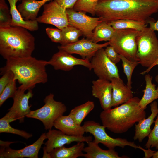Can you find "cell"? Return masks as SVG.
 Masks as SVG:
<instances>
[{
	"mask_svg": "<svg viewBox=\"0 0 158 158\" xmlns=\"http://www.w3.org/2000/svg\"><path fill=\"white\" fill-rule=\"evenodd\" d=\"M158 11V0H99L95 15L102 21L109 23L129 19L146 23Z\"/></svg>",
	"mask_w": 158,
	"mask_h": 158,
	"instance_id": "6da1fadb",
	"label": "cell"
},
{
	"mask_svg": "<svg viewBox=\"0 0 158 158\" xmlns=\"http://www.w3.org/2000/svg\"><path fill=\"white\" fill-rule=\"evenodd\" d=\"M6 60L5 65L0 68V74L11 71L14 78L21 85L19 88L26 91L32 89L37 84L47 82L46 67L48 65V61L32 56L11 58Z\"/></svg>",
	"mask_w": 158,
	"mask_h": 158,
	"instance_id": "7a4b0ae2",
	"label": "cell"
},
{
	"mask_svg": "<svg viewBox=\"0 0 158 158\" xmlns=\"http://www.w3.org/2000/svg\"><path fill=\"white\" fill-rule=\"evenodd\" d=\"M140 100L138 97H133L119 106L103 110L99 115L102 125L115 133L126 132L146 118L145 109L139 104Z\"/></svg>",
	"mask_w": 158,
	"mask_h": 158,
	"instance_id": "3957f363",
	"label": "cell"
},
{
	"mask_svg": "<svg viewBox=\"0 0 158 158\" xmlns=\"http://www.w3.org/2000/svg\"><path fill=\"white\" fill-rule=\"evenodd\" d=\"M28 30L18 26L0 27V54L3 58L32 56L35 38Z\"/></svg>",
	"mask_w": 158,
	"mask_h": 158,
	"instance_id": "277c9868",
	"label": "cell"
},
{
	"mask_svg": "<svg viewBox=\"0 0 158 158\" xmlns=\"http://www.w3.org/2000/svg\"><path fill=\"white\" fill-rule=\"evenodd\" d=\"M136 42L137 61L142 66L148 68L158 57V39L154 31L146 27L139 31Z\"/></svg>",
	"mask_w": 158,
	"mask_h": 158,
	"instance_id": "5b68a950",
	"label": "cell"
},
{
	"mask_svg": "<svg viewBox=\"0 0 158 158\" xmlns=\"http://www.w3.org/2000/svg\"><path fill=\"white\" fill-rule=\"evenodd\" d=\"M139 31L131 29L115 30L113 36L109 41V45L119 55L130 61H138L136 37Z\"/></svg>",
	"mask_w": 158,
	"mask_h": 158,
	"instance_id": "8992f818",
	"label": "cell"
},
{
	"mask_svg": "<svg viewBox=\"0 0 158 158\" xmlns=\"http://www.w3.org/2000/svg\"><path fill=\"white\" fill-rule=\"evenodd\" d=\"M54 95L50 93L44 100V105L31 111L26 117L39 120L43 123L46 130L51 129L56 120L67 111V107L62 102L54 100Z\"/></svg>",
	"mask_w": 158,
	"mask_h": 158,
	"instance_id": "52a82bcc",
	"label": "cell"
},
{
	"mask_svg": "<svg viewBox=\"0 0 158 158\" xmlns=\"http://www.w3.org/2000/svg\"><path fill=\"white\" fill-rule=\"evenodd\" d=\"M83 126L85 132L90 133L93 136L94 142L98 144L101 143L108 149H114L116 147L123 148L127 146L142 150L144 149L140 146H137L134 142L128 141L126 139L110 137L106 133V128L104 126L94 121H85Z\"/></svg>",
	"mask_w": 158,
	"mask_h": 158,
	"instance_id": "ba28073f",
	"label": "cell"
},
{
	"mask_svg": "<svg viewBox=\"0 0 158 158\" xmlns=\"http://www.w3.org/2000/svg\"><path fill=\"white\" fill-rule=\"evenodd\" d=\"M92 69L99 79L111 81L114 78H120L117 66L107 56L103 48L99 49L91 59Z\"/></svg>",
	"mask_w": 158,
	"mask_h": 158,
	"instance_id": "9c48e42d",
	"label": "cell"
},
{
	"mask_svg": "<svg viewBox=\"0 0 158 158\" xmlns=\"http://www.w3.org/2000/svg\"><path fill=\"white\" fill-rule=\"evenodd\" d=\"M66 11L69 25L80 30L86 38L91 40L94 30L102 22L100 18L91 17L83 11H77L73 9H67Z\"/></svg>",
	"mask_w": 158,
	"mask_h": 158,
	"instance_id": "30bf717a",
	"label": "cell"
},
{
	"mask_svg": "<svg viewBox=\"0 0 158 158\" xmlns=\"http://www.w3.org/2000/svg\"><path fill=\"white\" fill-rule=\"evenodd\" d=\"M25 91L18 87L13 98V103L12 106L8 109L9 111L5 116L11 122L18 120L20 123L24 122V118L31 111V105L29 104V100L33 95L32 89Z\"/></svg>",
	"mask_w": 158,
	"mask_h": 158,
	"instance_id": "8fae6325",
	"label": "cell"
},
{
	"mask_svg": "<svg viewBox=\"0 0 158 158\" xmlns=\"http://www.w3.org/2000/svg\"><path fill=\"white\" fill-rule=\"evenodd\" d=\"M43 6L42 15L36 19L38 23L53 25L61 30L69 25L66 10L55 1H51Z\"/></svg>",
	"mask_w": 158,
	"mask_h": 158,
	"instance_id": "7c38bea8",
	"label": "cell"
},
{
	"mask_svg": "<svg viewBox=\"0 0 158 158\" xmlns=\"http://www.w3.org/2000/svg\"><path fill=\"white\" fill-rule=\"evenodd\" d=\"M48 63V65L52 66L55 70L68 71L77 65L83 66L90 71L92 69L89 60L77 58L72 54L61 50L54 54Z\"/></svg>",
	"mask_w": 158,
	"mask_h": 158,
	"instance_id": "4fadbf2b",
	"label": "cell"
},
{
	"mask_svg": "<svg viewBox=\"0 0 158 158\" xmlns=\"http://www.w3.org/2000/svg\"><path fill=\"white\" fill-rule=\"evenodd\" d=\"M47 141L45 147L49 153L56 148L68 145L73 142H83L86 143L92 141L91 136H75L66 135L59 130L50 129L46 133Z\"/></svg>",
	"mask_w": 158,
	"mask_h": 158,
	"instance_id": "5bb4252c",
	"label": "cell"
},
{
	"mask_svg": "<svg viewBox=\"0 0 158 158\" xmlns=\"http://www.w3.org/2000/svg\"><path fill=\"white\" fill-rule=\"evenodd\" d=\"M45 139H47L46 133H43L35 142L21 149L14 150L9 146L0 149V157L38 158L39 151Z\"/></svg>",
	"mask_w": 158,
	"mask_h": 158,
	"instance_id": "9a60e30c",
	"label": "cell"
},
{
	"mask_svg": "<svg viewBox=\"0 0 158 158\" xmlns=\"http://www.w3.org/2000/svg\"><path fill=\"white\" fill-rule=\"evenodd\" d=\"M92 94L99 99L103 110L111 107L112 87L111 81L98 78L92 81Z\"/></svg>",
	"mask_w": 158,
	"mask_h": 158,
	"instance_id": "2e32d148",
	"label": "cell"
},
{
	"mask_svg": "<svg viewBox=\"0 0 158 158\" xmlns=\"http://www.w3.org/2000/svg\"><path fill=\"white\" fill-rule=\"evenodd\" d=\"M110 81L112 90L111 107L125 103L133 97L131 89L120 78H113Z\"/></svg>",
	"mask_w": 158,
	"mask_h": 158,
	"instance_id": "e0dca14e",
	"label": "cell"
},
{
	"mask_svg": "<svg viewBox=\"0 0 158 158\" xmlns=\"http://www.w3.org/2000/svg\"><path fill=\"white\" fill-rule=\"evenodd\" d=\"M150 107V115L147 118L143 119L135 124V134L133 138L134 140H138L140 142L148 136L151 130V125L154 122V119L158 114V104L156 101L152 102Z\"/></svg>",
	"mask_w": 158,
	"mask_h": 158,
	"instance_id": "ac0fdd59",
	"label": "cell"
},
{
	"mask_svg": "<svg viewBox=\"0 0 158 158\" xmlns=\"http://www.w3.org/2000/svg\"><path fill=\"white\" fill-rule=\"evenodd\" d=\"M54 126L64 133L71 136H83L85 133L83 126L76 123L69 114L62 115L55 121Z\"/></svg>",
	"mask_w": 158,
	"mask_h": 158,
	"instance_id": "d6986e66",
	"label": "cell"
},
{
	"mask_svg": "<svg viewBox=\"0 0 158 158\" xmlns=\"http://www.w3.org/2000/svg\"><path fill=\"white\" fill-rule=\"evenodd\" d=\"M52 0H22L17 8L24 20H35L41 7Z\"/></svg>",
	"mask_w": 158,
	"mask_h": 158,
	"instance_id": "ffe728a7",
	"label": "cell"
},
{
	"mask_svg": "<svg viewBox=\"0 0 158 158\" xmlns=\"http://www.w3.org/2000/svg\"><path fill=\"white\" fill-rule=\"evenodd\" d=\"M7 1L9 4L10 11L11 16V26H20L32 31L38 29V23L36 20H26L22 17L16 6L17 2L21 0Z\"/></svg>",
	"mask_w": 158,
	"mask_h": 158,
	"instance_id": "44dd1931",
	"label": "cell"
},
{
	"mask_svg": "<svg viewBox=\"0 0 158 158\" xmlns=\"http://www.w3.org/2000/svg\"><path fill=\"white\" fill-rule=\"evenodd\" d=\"M87 146L85 147L83 151L86 153L83 157L85 158H127L126 156L121 157L114 149L104 150L101 148L98 144L93 141L87 143Z\"/></svg>",
	"mask_w": 158,
	"mask_h": 158,
	"instance_id": "7402d4cb",
	"label": "cell"
},
{
	"mask_svg": "<svg viewBox=\"0 0 158 158\" xmlns=\"http://www.w3.org/2000/svg\"><path fill=\"white\" fill-rule=\"evenodd\" d=\"M83 142H77L71 147H66L64 146L53 149L50 154L51 158H77L83 157V151L85 147Z\"/></svg>",
	"mask_w": 158,
	"mask_h": 158,
	"instance_id": "603a6c76",
	"label": "cell"
},
{
	"mask_svg": "<svg viewBox=\"0 0 158 158\" xmlns=\"http://www.w3.org/2000/svg\"><path fill=\"white\" fill-rule=\"evenodd\" d=\"M153 77L149 74L145 76L146 82L145 88L143 90L144 94L140 100L139 104L140 107L145 109L147 106L158 99V86L152 83Z\"/></svg>",
	"mask_w": 158,
	"mask_h": 158,
	"instance_id": "cb8c5ba5",
	"label": "cell"
},
{
	"mask_svg": "<svg viewBox=\"0 0 158 158\" xmlns=\"http://www.w3.org/2000/svg\"><path fill=\"white\" fill-rule=\"evenodd\" d=\"M114 31L115 30L108 23L102 21L94 30L91 40L97 43L103 41L109 42Z\"/></svg>",
	"mask_w": 158,
	"mask_h": 158,
	"instance_id": "d4e9b609",
	"label": "cell"
},
{
	"mask_svg": "<svg viewBox=\"0 0 158 158\" xmlns=\"http://www.w3.org/2000/svg\"><path fill=\"white\" fill-rule=\"evenodd\" d=\"M94 107V102L88 101L75 107L71 110L69 115L76 123L81 125L85 118L93 110Z\"/></svg>",
	"mask_w": 158,
	"mask_h": 158,
	"instance_id": "484cf974",
	"label": "cell"
},
{
	"mask_svg": "<svg viewBox=\"0 0 158 158\" xmlns=\"http://www.w3.org/2000/svg\"><path fill=\"white\" fill-rule=\"evenodd\" d=\"M115 30L131 29L138 31L142 30L147 27L145 22L129 19H120L108 23Z\"/></svg>",
	"mask_w": 158,
	"mask_h": 158,
	"instance_id": "4316f807",
	"label": "cell"
},
{
	"mask_svg": "<svg viewBox=\"0 0 158 158\" xmlns=\"http://www.w3.org/2000/svg\"><path fill=\"white\" fill-rule=\"evenodd\" d=\"M62 39L61 45L65 46L78 41L83 34L79 29L68 25L62 29Z\"/></svg>",
	"mask_w": 158,
	"mask_h": 158,
	"instance_id": "83f0119b",
	"label": "cell"
},
{
	"mask_svg": "<svg viewBox=\"0 0 158 158\" xmlns=\"http://www.w3.org/2000/svg\"><path fill=\"white\" fill-rule=\"evenodd\" d=\"M10 122L4 116L0 119V133H6L16 134L26 139H28L32 136V134L11 127Z\"/></svg>",
	"mask_w": 158,
	"mask_h": 158,
	"instance_id": "f1b7e54d",
	"label": "cell"
},
{
	"mask_svg": "<svg viewBox=\"0 0 158 158\" xmlns=\"http://www.w3.org/2000/svg\"><path fill=\"white\" fill-rule=\"evenodd\" d=\"M99 0H78L75 4L73 9L77 11L88 13L93 16L95 15L96 7Z\"/></svg>",
	"mask_w": 158,
	"mask_h": 158,
	"instance_id": "f546056e",
	"label": "cell"
},
{
	"mask_svg": "<svg viewBox=\"0 0 158 158\" xmlns=\"http://www.w3.org/2000/svg\"><path fill=\"white\" fill-rule=\"evenodd\" d=\"M120 56L122 61L123 72L127 78V85L129 88L131 89L132 73L135 68L140 64L139 62L138 61H131L121 55H120Z\"/></svg>",
	"mask_w": 158,
	"mask_h": 158,
	"instance_id": "4dcf8cb0",
	"label": "cell"
},
{
	"mask_svg": "<svg viewBox=\"0 0 158 158\" xmlns=\"http://www.w3.org/2000/svg\"><path fill=\"white\" fill-rule=\"evenodd\" d=\"M11 16L5 0H0V27L11 26Z\"/></svg>",
	"mask_w": 158,
	"mask_h": 158,
	"instance_id": "1f68e13d",
	"label": "cell"
},
{
	"mask_svg": "<svg viewBox=\"0 0 158 158\" xmlns=\"http://www.w3.org/2000/svg\"><path fill=\"white\" fill-rule=\"evenodd\" d=\"M17 80L13 78L5 87L0 94V106L2 105L8 98H13L18 89L16 86Z\"/></svg>",
	"mask_w": 158,
	"mask_h": 158,
	"instance_id": "d6a6232c",
	"label": "cell"
},
{
	"mask_svg": "<svg viewBox=\"0 0 158 158\" xmlns=\"http://www.w3.org/2000/svg\"><path fill=\"white\" fill-rule=\"evenodd\" d=\"M154 123V126L149 135L148 140L145 146L146 149L154 147L158 150V114Z\"/></svg>",
	"mask_w": 158,
	"mask_h": 158,
	"instance_id": "836d02e7",
	"label": "cell"
},
{
	"mask_svg": "<svg viewBox=\"0 0 158 158\" xmlns=\"http://www.w3.org/2000/svg\"><path fill=\"white\" fill-rule=\"evenodd\" d=\"M46 32L53 42L61 43L62 39V30L59 28H47Z\"/></svg>",
	"mask_w": 158,
	"mask_h": 158,
	"instance_id": "e575fe53",
	"label": "cell"
},
{
	"mask_svg": "<svg viewBox=\"0 0 158 158\" xmlns=\"http://www.w3.org/2000/svg\"><path fill=\"white\" fill-rule=\"evenodd\" d=\"M104 49L107 56L114 63L116 64L121 60L120 55L112 46L109 45L106 47Z\"/></svg>",
	"mask_w": 158,
	"mask_h": 158,
	"instance_id": "d590c367",
	"label": "cell"
},
{
	"mask_svg": "<svg viewBox=\"0 0 158 158\" xmlns=\"http://www.w3.org/2000/svg\"><path fill=\"white\" fill-rule=\"evenodd\" d=\"M0 78V94H1L5 87L14 78V74L11 71H8L2 75Z\"/></svg>",
	"mask_w": 158,
	"mask_h": 158,
	"instance_id": "8d00e7d4",
	"label": "cell"
},
{
	"mask_svg": "<svg viewBox=\"0 0 158 158\" xmlns=\"http://www.w3.org/2000/svg\"><path fill=\"white\" fill-rule=\"evenodd\" d=\"M63 9H73V7L78 0H54Z\"/></svg>",
	"mask_w": 158,
	"mask_h": 158,
	"instance_id": "74e56055",
	"label": "cell"
},
{
	"mask_svg": "<svg viewBox=\"0 0 158 158\" xmlns=\"http://www.w3.org/2000/svg\"><path fill=\"white\" fill-rule=\"evenodd\" d=\"M147 24L149 25V28L153 31L158 32V20L155 22L154 20L151 18L147 22Z\"/></svg>",
	"mask_w": 158,
	"mask_h": 158,
	"instance_id": "f35d334b",
	"label": "cell"
},
{
	"mask_svg": "<svg viewBox=\"0 0 158 158\" xmlns=\"http://www.w3.org/2000/svg\"><path fill=\"white\" fill-rule=\"evenodd\" d=\"M156 65H158V57L152 64L145 71L141 72L140 74L141 75H144L148 73L152 68ZM155 80L156 82L158 84V74L156 76Z\"/></svg>",
	"mask_w": 158,
	"mask_h": 158,
	"instance_id": "ab89813d",
	"label": "cell"
},
{
	"mask_svg": "<svg viewBox=\"0 0 158 158\" xmlns=\"http://www.w3.org/2000/svg\"><path fill=\"white\" fill-rule=\"evenodd\" d=\"M16 142H10L8 141H4L0 140V145L1 146L0 149H4L7 147H9V145L11 143Z\"/></svg>",
	"mask_w": 158,
	"mask_h": 158,
	"instance_id": "60d3db41",
	"label": "cell"
},
{
	"mask_svg": "<svg viewBox=\"0 0 158 158\" xmlns=\"http://www.w3.org/2000/svg\"><path fill=\"white\" fill-rule=\"evenodd\" d=\"M43 154L42 158H51L50 153L47 152L45 147L43 148Z\"/></svg>",
	"mask_w": 158,
	"mask_h": 158,
	"instance_id": "b9f144b4",
	"label": "cell"
},
{
	"mask_svg": "<svg viewBox=\"0 0 158 158\" xmlns=\"http://www.w3.org/2000/svg\"><path fill=\"white\" fill-rule=\"evenodd\" d=\"M152 157L153 158H158V150L154 152Z\"/></svg>",
	"mask_w": 158,
	"mask_h": 158,
	"instance_id": "7bdbcfd3",
	"label": "cell"
}]
</instances>
